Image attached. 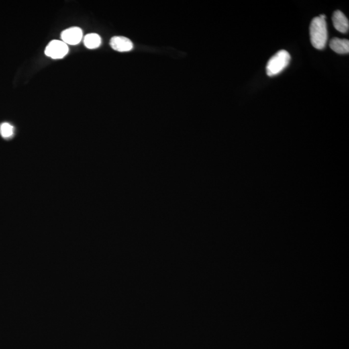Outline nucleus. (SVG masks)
I'll return each mask as SVG.
<instances>
[{
	"label": "nucleus",
	"mask_w": 349,
	"mask_h": 349,
	"mask_svg": "<svg viewBox=\"0 0 349 349\" xmlns=\"http://www.w3.org/2000/svg\"><path fill=\"white\" fill-rule=\"evenodd\" d=\"M310 36L314 48L317 50H323L326 46L328 33L325 19L319 17L313 18L310 25Z\"/></svg>",
	"instance_id": "1"
},
{
	"label": "nucleus",
	"mask_w": 349,
	"mask_h": 349,
	"mask_svg": "<svg viewBox=\"0 0 349 349\" xmlns=\"http://www.w3.org/2000/svg\"><path fill=\"white\" fill-rule=\"evenodd\" d=\"M291 59V55L287 51H279L268 60L266 67V74L268 76H274L281 73L289 66Z\"/></svg>",
	"instance_id": "2"
},
{
	"label": "nucleus",
	"mask_w": 349,
	"mask_h": 349,
	"mask_svg": "<svg viewBox=\"0 0 349 349\" xmlns=\"http://www.w3.org/2000/svg\"><path fill=\"white\" fill-rule=\"evenodd\" d=\"M69 52L68 45L63 41L52 40L46 47L45 53L52 59H61L66 56Z\"/></svg>",
	"instance_id": "3"
},
{
	"label": "nucleus",
	"mask_w": 349,
	"mask_h": 349,
	"mask_svg": "<svg viewBox=\"0 0 349 349\" xmlns=\"http://www.w3.org/2000/svg\"><path fill=\"white\" fill-rule=\"evenodd\" d=\"M83 33L82 29L77 27H70L64 30L61 34L63 42L67 45H77L81 42Z\"/></svg>",
	"instance_id": "4"
},
{
	"label": "nucleus",
	"mask_w": 349,
	"mask_h": 349,
	"mask_svg": "<svg viewBox=\"0 0 349 349\" xmlns=\"http://www.w3.org/2000/svg\"><path fill=\"white\" fill-rule=\"evenodd\" d=\"M110 46L113 50L119 52H130L133 48L132 42L124 36L113 37L110 40Z\"/></svg>",
	"instance_id": "5"
},
{
	"label": "nucleus",
	"mask_w": 349,
	"mask_h": 349,
	"mask_svg": "<svg viewBox=\"0 0 349 349\" xmlns=\"http://www.w3.org/2000/svg\"><path fill=\"white\" fill-rule=\"evenodd\" d=\"M333 25L334 28L339 32L342 33H348L349 22L348 17L340 11H335L332 17Z\"/></svg>",
	"instance_id": "6"
},
{
	"label": "nucleus",
	"mask_w": 349,
	"mask_h": 349,
	"mask_svg": "<svg viewBox=\"0 0 349 349\" xmlns=\"http://www.w3.org/2000/svg\"><path fill=\"white\" fill-rule=\"evenodd\" d=\"M331 50L338 54H348L349 52V41L346 39L332 38L331 40Z\"/></svg>",
	"instance_id": "7"
},
{
	"label": "nucleus",
	"mask_w": 349,
	"mask_h": 349,
	"mask_svg": "<svg viewBox=\"0 0 349 349\" xmlns=\"http://www.w3.org/2000/svg\"><path fill=\"white\" fill-rule=\"evenodd\" d=\"M101 43V37L96 33H90L84 37V46L89 50H94V49L99 48Z\"/></svg>",
	"instance_id": "8"
},
{
	"label": "nucleus",
	"mask_w": 349,
	"mask_h": 349,
	"mask_svg": "<svg viewBox=\"0 0 349 349\" xmlns=\"http://www.w3.org/2000/svg\"><path fill=\"white\" fill-rule=\"evenodd\" d=\"M0 134L3 138H11L14 135V127L9 123H1L0 125Z\"/></svg>",
	"instance_id": "9"
},
{
	"label": "nucleus",
	"mask_w": 349,
	"mask_h": 349,
	"mask_svg": "<svg viewBox=\"0 0 349 349\" xmlns=\"http://www.w3.org/2000/svg\"><path fill=\"white\" fill-rule=\"evenodd\" d=\"M319 17H320V18L323 19H325V18H326V16H325L324 15H319Z\"/></svg>",
	"instance_id": "10"
}]
</instances>
